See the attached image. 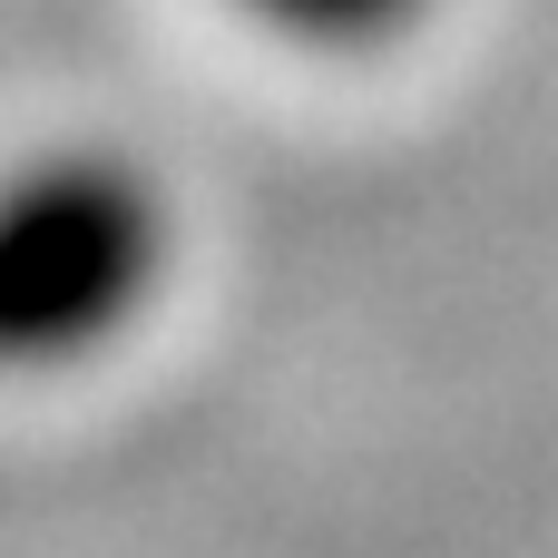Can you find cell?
<instances>
[{"mask_svg": "<svg viewBox=\"0 0 558 558\" xmlns=\"http://www.w3.org/2000/svg\"><path fill=\"white\" fill-rule=\"evenodd\" d=\"M216 10H235L255 39L304 49V59H373L432 20V0H216Z\"/></svg>", "mask_w": 558, "mask_h": 558, "instance_id": "cell-2", "label": "cell"}, {"mask_svg": "<svg viewBox=\"0 0 558 558\" xmlns=\"http://www.w3.org/2000/svg\"><path fill=\"white\" fill-rule=\"evenodd\" d=\"M177 275V196L118 137L0 157V383L118 353Z\"/></svg>", "mask_w": 558, "mask_h": 558, "instance_id": "cell-1", "label": "cell"}]
</instances>
